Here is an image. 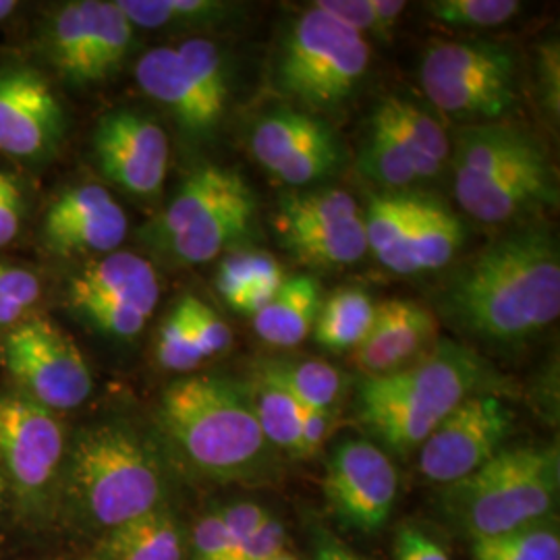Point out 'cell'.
Instances as JSON below:
<instances>
[{
  "instance_id": "9",
  "label": "cell",
  "mask_w": 560,
  "mask_h": 560,
  "mask_svg": "<svg viewBox=\"0 0 560 560\" xmlns=\"http://www.w3.org/2000/svg\"><path fill=\"white\" fill-rule=\"evenodd\" d=\"M425 98L457 119L494 120L517 101V57L490 40L434 42L421 59Z\"/></svg>"
},
{
  "instance_id": "50",
  "label": "cell",
  "mask_w": 560,
  "mask_h": 560,
  "mask_svg": "<svg viewBox=\"0 0 560 560\" xmlns=\"http://www.w3.org/2000/svg\"><path fill=\"white\" fill-rule=\"evenodd\" d=\"M314 560H363L360 555L349 550L345 544L335 540L332 536L320 532L316 536V550H314Z\"/></svg>"
},
{
  "instance_id": "40",
  "label": "cell",
  "mask_w": 560,
  "mask_h": 560,
  "mask_svg": "<svg viewBox=\"0 0 560 560\" xmlns=\"http://www.w3.org/2000/svg\"><path fill=\"white\" fill-rule=\"evenodd\" d=\"M191 548L196 560H235L237 559V541L231 538L222 523L217 509L206 513L194 525Z\"/></svg>"
},
{
  "instance_id": "31",
  "label": "cell",
  "mask_w": 560,
  "mask_h": 560,
  "mask_svg": "<svg viewBox=\"0 0 560 560\" xmlns=\"http://www.w3.org/2000/svg\"><path fill=\"white\" fill-rule=\"evenodd\" d=\"M261 434L275 451L291 453L301 459V405L280 384L256 372L247 382Z\"/></svg>"
},
{
  "instance_id": "21",
  "label": "cell",
  "mask_w": 560,
  "mask_h": 560,
  "mask_svg": "<svg viewBox=\"0 0 560 560\" xmlns=\"http://www.w3.org/2000/svg\"><path fill=\"white\" fill-rule=\"evenodd\" d=\"M439 326L436 314L418 301H384L376 305L372 328L353 351V361L365 378L395 374L434 347Z\"/></svg>"
},
{
  "instance_id": "43",
  "label": "cell",
  "mask_w": 560,
  "mask_h": 560,
  "mask_svg": "<svg viewBox=\"0 0 560 560\" xmlns=\"http://www.w3.org/2000/svg\"><path fill=\"white\" fill-rule=\"evenodd\" d=\"M287 548V529L282 521L270 515L260 527L237 548V560H272Z\"/></svg>"
},
{
  "instance_id": "7",
  "label": "cell",
  "mask_w": 560,
  "mask_h": 560,
  "mask_svg": "<svg viewBox=\"0 0 560 560\" xmlns=\"http://www.w3.org/2000/svg\"><path fill=\"white\" fill-rule=\"evenodd\" d=\"M256 208V196L237 171L206 164L180 183L152 222L150 241L179 264L214 260L249 235Z\"/></svg>"
},
{
  "instance_id": "29",
  "label": "cell",
  "mask_w": 560,
  "mask_h": 560,
  "mask_svg": "<svg viewBox=\"0 0 560 560\" xmlns=\"http://www.w3.org/2000/svg\"><path fill=\"white\" fill-rule=\"evenodd\" d=\"M376 316V303L360 287H340L322 301L320 314L312 330L314 340L332 351H355L368 337Z\"/></svg>"
},
{
  "instance_id": "14",
  "label": "cell",
  "mask_w": 560,
  "mask_h": 560,
  "mask_svg": "<svg viewBox=\"0 0 560 560\" xmlns=\"http://www.w3.org/2000/svg\"><path fill=\"white\" fill-rule=\"evenodd\" d=\"M324 497L330 513L345 527L376 534L395 511L399 471L376 442L347 439L326 460Z\"/></svg>"
},
{
  "instance_id": "33",
  "label": "cell",
  "mask_w": 560,
  "mask_h": 560,
  "mask_svg": "<svg viewBox=\"0 0 560 560\" xmlns=\"http://www.w3.org/2000/svg\"><path fill=\"white\" fill-rule=\"evenodd\" d=\"M360 168L368 179L388 191H402L420 180L413 162L409 161L397 138L374 119L370 120V136L361 148Z\"/></svg>"
},
{
  "instance_id": "37",
  "label": "cell",
  "mask_w": 560,
  "mask_h": 560,
  "mask_svg": "<svg viewBox=\"0 0 560 560\" xmlns=\"http://www.w3.org/2000/svg\"><path fill=\"white\" fill-rule=\"evenodd\" d=\"M42 282L30 268L0 261V328H15L40 303Z\"/></svg>"
},
{
  "instance_id": "51",
  "label": "cell",
  "mask_w": 560,
  "mask_h": 560,
  "mask_svg": "<svg viewBox=\"0 0 560 560\" xmlns=\"http://www.w3.org/2000/svg\"><path fill=\"white\" fill-rule=\"evenodd\" d=\"M15 9H18V2L0 0V21H4L11 13H15Z\"/></svg>"
},
{
  "instance_id": "22",
  "label": "cell",
  "mask_w": 560,
  "mask_h": 560,
  "mask_svg": "<svg viewBox=\"0 0 560 560\" xmlns=\"http://www.w3.org/2000/svg\"><path fill=\"white\" fill-rule=\"evenodd\" d=\"M136 80L145 96L168 108L185 136L206 140L219 129L221 117L208 106L175 48L161 46L148 50L138 60Z\"/></svg>"
},
{
  "instance_id": "28",
  "label": "cell",
  "mask_w": 560,
  "mask_h": 560,
  "mask_svg": "<svg viewBox=\"0 0 560 560\" xmlns=\"http://www.w3.org/2000/svg\"><path fill=\"white\" fill-rule=\"evenodd\" d=\"M125 18L141 30L217 27L237 20L243 7L224 0H117Z\"/></svg>"
},
{
  "instance_id": "24",
  "label": "cell",
  "mask_w": 560,
  "mask_h": 560,
  "mask_svg": "<svg viewBox=\"0 0 560 560\" xmlns=\"http://www.w3.org/2000/svg\"><path fill=\"white\" fill-rule=\"evenodd\" d=\"M322 287L314 277L282 282L277 298L254 316L256 335L277 349H291L307 339L322 307Z\"/></svg>"
},
{
  "instance_id": "2",
  "label": "cell",
  "mask_w": 560,
  "mask_h": 560,
  "mask_svg": "<svg viewBox=\"0 0 560 560\" xmlns=\"http://www.w3.org/2000/svg\"><path fill=\"white\" fill-rule=\"evenodd\" d=\"M161 423L206 480L256 483L272 471L277 451L261 434L247 382L222 376L171 382L162 393Z\"/></svg>"
},
{
  "instance_id": "27",
  "label": "cell",
  "mask_w": 560,
  "mask_h": 560,
  "mask_svg": "<svg viewBox=\"0 0 560 560\" xmlns=\"http://www.w3.org/2000/svg\"><path fill=\"white\" fill-rule=\"evenodd\" d=\"M413 198L409 191H386L368 203L363 233L368 249L384 268L397 275H411L407 258V241L413 219Z\"/></svg>"
},
{
  "instance_id": "53",
  "label": "cell",
  "mask_w": 560,
  "mask_h": 560,
  "mask_svg": "<svg viewBox=\"0 0 560 560\" xmlns=\"http://www.w3.org/2000/svg\"><path fill=\"white\" fill-rule=\"evenodd\" d=\"M272 560H298V559H295V557H293V555H287V552H282V555H279V557H277V559H272Z\"/></svg>"
},
{
  "instance_id": "38",
  "label": "cell",
  "mask_w": 560,
  "mask_h": 560,
  "mask_svg": "<svg viewBox=\"0 0 560 560\" xmlns=\"http://www.w3.org/2000/svg\"><path fill=\"white\" fill-rule=\"evenodd\" d=\"M275 275H284L280 268L279 261L275 260L266 252H237L229 254L219 266L217 272V289L222 295V300L233 301L240 295L243 289H247L252 282L275 277Z\"/></svg>"
},
{
  "instance_id": "23",
  "label": "cell",
  "mask_w": 560,
  "mask_h": 560,
  "mask_svg": "<svg viewBox=\"0 0 560 560\" xmlns=\"http://www.w3.org/2000/svg\"><path fill=\"white\" fill-rule=\"evenodd\" d=\"M374 120L384 125L413 162L420 180L439 177L451 159V140L441 125L425 115L416 104L402 98H384Z\"/></svg>"
},
{
  "instance_id": "18",
  "label": "cell",
  "mask_w": 560,
  "mask_h": 560,
  "mask_svg": "<svg viewBox=\"0 0 560 560\" xmlns=\"http://www.w3.org/2000/svg\"><path fill=\"white\" fill-rule=\"evenodd\" d=\"M65 110L46 75L30 65L0 67V152L44 161L65 136Z\"/></svg>"
},
{
  "instance_id": "45",
  "label": "cell",
  "mask_w": 560,
  "mask_h": 560,
  "mask_svg": "<svg viewBox=\"0 0 560 560\" xmlns=\"http://www.w3.org/2000/svg\"><path fill=\"white\" fill-rule=\"evenodd\" d=\"M23 208L20 183L0 168V247L18 240L23 224Z\"/></svg>"
},
{
  "instance_id": "48",
  "label": "cell",
  "mask_w": 560,
  "mask_h": 560,
  "mask_svg": "<svg viewBox=\"0 0 560 560\" xmlns=\"http://www.w3.org/2000/svg\"><path fill=\"white\" fill-rule=\"evenodd\" d=\"M284 280H287L284 275H275V277L256 280L247 289H243L235 300L229 301V305L235 312L254 318L270 301L277 298V293H279Z\"/></svg>"
},
{
  "instance_id": "41",
  "label": "cell",
  "mask_w": 560,
  "mask_h": 560,
  "mask_svg": "<svg viewBox=\"0 0 560 560\" xmlns=\"http://www.w3.org/2000/svg\"><path fill=\"white\" fill-rule=\"evenodd\" d=\"M538 83L541 104L550 120L559 122L560 115V46L557 40H546L538 50Z\"/></svg>"
},
{
  "instance_id": "13",
  "label": "cell",
  "mask_w": 560,
  "mask_h": 560,
  "mask_svg": "<svg viewBox=\"0 0 560 560\" xmlns=\"http://www.w3.org/2000/svg\"><path fill=\"white\" fill-rule=\"evenodd\" d=\"M275 229L282 247L314 268L351 266L368 252L360 206L339 187L287 194Z\"/></svg>"
},
{
  "instance_id": "4",
  "label": "cell",
  "mask_w": 560,
  "mask_h": 560,
  "mask_svg": "<svg viewBox=\"0 0 560 560\" xmlns=\"http://www.w3.org/2000/svg\"><path fill=\"white\" fill-rule=\"evenodd\" d=\"M65 488L81 520L108 532L164 506L166 474L156 446L138 428L98 421L73 439Z\"/></svg>"
},
{
  "instance_id": "16",
  "label": "cell",
  "mask_w": 560,
  "mask_h": 560,
  "mask_svg": "<svg viewBox=\"0 0 560 560\" xmlns=\"http://www.w3.org/2000/svg\"><path fill=\"white\" fill-rule=\"evenodd\" d=\"M511 430L513 413L501 397L480 393L463 400L421 444V476L441 486L471 476L501 453Z\"/></svg>"
},
{
  "instance_id": "49",
  "label": "cell",
  "mask_w": 560,
  "mask_h": 560,
  "mask_svg": "<svg viewBox=\"0 0 560 560\" xmlns=\"http://www.w3.org/2000/svg\"><path fill=\"white\" fill-rule=\"evenodd\" d=\"M370 4H372L376 27H378V40H393V34L397 30V23H399L400 15L405 13L407 4L400 0H370Z\"/></svg>"
},
{
  "instance_id": "12",
  "label": "cell",
  "mask_w": 560,
  "mask_h": 560,
  "mask_svg": "<svg viewBox=\"0 0 560 560\" xmlns=\"http://www.w3.org/2000/svg\"><path fill=\"white\" fill-rule=\"evenodd\" d=\"M4 363L23 395L48 411H71L92 397L94 381L78 342L57 322L30 316L4 339Z\"/></svg>"
},
{
  "instance_id": "46",
  "label": "cell",
  "mask_w": 560,
  "mask_h": 560,
  "mask_svg": "<svg viewBox=\"0 0 560 560\" xmlns=\"http://www.w3.org/2000/svg\"><path fill=\"white\" fill-rule=\"evenodd\" d=\"M301 405V402H300ZM335 428V413L301 405V459L314 457Z\"/></svg>"
},
{
  "instance_id": "15",
  "label": "cell",
  "mask_w": 560,
  "mask_h": 560,
  "mask_svg": "<svg viewBox=\"0 0 560 560\" xmlns=\"http://www.w3.org/2000/svg\"><path fill=\"white\" fill-rule=\"evenodd\" d=\"M67 441L59 418L23 393L0 395V465L27 504L40 502L59 478Z\"/></svg>"
},
{
  "instance_id": "3",
  "label": "cell",
  "mask_w": 560,
  "mask_h": 560,
  "mask_svg": "<svg viewBox=\"0 0 560 560\" xmlns=\"http://www.w3.org/2000/svg\"><path fill=\"white\" fill-rule=\"evenodd\" d=\"M490 381L486 361L474 349L436 340L411 365L361 382L360 420L386 448L409 455L463 400L486 393Z\"/></svg>"
},
{
  "instance_id": "20",
  "label": "cell",
  "mask_w": 560,
  "mask_h": 560,
  "mask_svg": "<svg viewBox=\"0 0 560 560\" xmlns=\"http://www.w3.org/2000/svg\"><path fill=\"white\" fill-rule=\"evenodd\" d=\"M127 231L129 219L113 194L96 183H83L50 203L42 241L59 256H106L119 249Z\"/></svg>"
},
{
  "instance_id": "36",
  "label": "cell",
  "mask_w": 560,
  "mask_h": 560,
  "mask_svg": "<svg viewBox=\"0 0 560 560\" xmlns=\"http://www.w3.org/2000/svg\"><path fill=\"white\" fill-rule=\"evenodd\" d=\"M423 11L448 27L492 30L521 11L517 0H428Z\"/></svg>"
},
{
  "instance_id": "8",
  "label": "cell",
  "mask_w": 560,
  "mask_h": 560,
  "mask_svg": "<svg viewBox=\"0 0 560 560\" xmlns=\"http://www.w3.org/2000/svg\"><path fill=\"white\" fill-rule=\"evenodd\" d=\"M370 67V46L358 32L318 9H307L280 42V92L314 110H335L349 101Z\"/></svg>"
},
{
  "instance_id": "35",
  "label": "cell",
  "mask_w": 560,
  "mask_h": 560,
  "mask_svg": "<svg viewBox=\"0 0 560 560\" xmlns=\"http://www.w3.org/2000/svg\"><path fill=\"white\" fill-rule=\"evenodd\" d=\"M156 361L164 370L177 374L191 372L206 361L189 322L187 295L180 298L168 312V316L162 320L156 337Z\"/></svg>"
},
{
  "instance_id": "1",
  "label": "cell",
  "mask_w": 560,
  "mask_h": 560,
  "mask_svg": "<svg viewBox=\"0 0 560 560\" xmlns=\"http://www.w3.org/2000/svg\"><path fill=\"white\" fill-rule=\"evenodd\" d=\"M451 326L478 339L517 345L559 320V241L548 226L502 235L457 275L442 293Z\"/></svg>"
},
{
  "instance_id": "10",
  "label": "cell",
  "mask_w": 560,
  "mask_h": 560,
  "mask_svg": "<svg viewBox=\"0 0 560 560\" xmlns=\"http://www.w3.org/2000/svg\"><path fill=\"white\" fill-rule=\"evenodd\" d=\"M161 301L156 268L131 252L88 261L67 284L69 307L110 339H136Z\"/></svg>"
},
{
  "instance_id": "11",
  "label": "cell",
  "mask_w": 560,
  "mask_h": 560,
  "mask_svg": "<svg viewBox=\"0 0 560 560\" xmlns=\"http://www.w3.org/2000/svg\"><path fill=\"white\" fill-rule=\"evenodd\" d=\"M42 42L62 80L94 85L119 71L133 44V25L117 0H78L50 18Z\"/></svg>"
},
{
  "instance_id": "39",
  "label": "cell",
  "mask_w": 560,
  "mask_h": 560,
  "mask_svg": "<svg viewBox=\"0 0 560 560\" xmlns=\"http://www.w3.org/2000/svg\"><path fill=\"white\" fill-rule=\"evenodd\" d=\"M187 310H189V322L198 340V347L206 360L222 355L224 351L231 349L233 332L229 324L222 320L210 305H206L194 295H187Z\"/></svg>"
},
{
  "instance_id": "32",
  "label": "cell",
  "mask_w": 560,
  "mask_h": 560,
  "mask_svg": "<svg viewBox=\"0 0 560 560\" xmlns=\"http://www.w3.org/2000/svg\"><path fill=\"white\" fill-rule=\"evenodd\" d=\"M474 560H560L557 517L538 521L517 532L471 540Z\"/></svg>"
},
{
  "instance_id": "5",
  "label": "cell",
  "mask_w": 560,
  "mask_h": 560,
  "mask_svg": "<svg viewBox=\"0 0 560 560\" xmlns=\"http://www.w3.org/2000/svg\"><path fill=\"white\" fill-rule=\"evenodd\" d=\"M455 198L476 221L509 222L559 203L557 173L529 131L502 125L460 129L455 152Z\"/></svg>"
},
{
  "instance_id": "6",
  "label": "cell",
  "mask_w": 560,
  "mask_h": 560,
  "mask_svg": "<svg viewBox=\"0 0 560 560\" xmlns=\"http://www.w3.org/2000/svg\"><path fill=\"white\" fill-rule=\"evenodd\" d=\"M559 490V444L504 446L471 476L442 486L441 506L469 540H481L555 517Z\"/></svg>"
},
{
  "instance_id": "47",
  "label": "cell",
  "mask_w": 560,
  "mask_h": 560,
  "mask_svg": "<svg viewBox=\"0 0 560 560\" xmlns=\"http://www.w3.org/2000/svg\"><path fill=\"white\" fill-rule=\"evenodd\" d=\"M395 560H448L446 550L418 527H402L395 540Z\"/></svg>"
},
{
  "instance_id": "52",
  "label": "cell",
  "mask_w": 560,
  "mask_h": 560,
  "mask_svg": "<svg viewBox=\"0 0 560 560\" xmlns=\"http://www.w3.org/2000/svg\"><path fill=\"white\" fill-rule=\"evenodd\" d=\"M7 494H9V481H7V476H4V469H2V465H0V511L4 509V502H7Z\"/></svg>"
},
{
  "instance_id": "17",
  "label": "cell",
  "mask_w": 560,
  "mask_h": 560,
  "mask_svg": "<svg viewBox=\"0 0 560 560\" xmlns=\"http://www.w3.org/2000/svg\"><path fill=\"white\" fill-rule=\"evenodd\" d=\"M249 148L275 179L291 187L326 179L342 162L339 138L324 120L287 108L256 122Z\"/></svg>"
},
{
  "instance_id": "44",
  "label": "cell",
  "mask_w": 560,
  "mask_h": 560,
  "mask_svg": "<svg viewBox=\"0 0 560 560\" xmlns=\"http://www.w3.org/2000/svg\"><path fill=\"white\" fill-rule=\"evenodd\" d=\"M217 513L224 523L226 532L231 534V538L237 541V548L272 515L264 504L254 501L229 502L219 506Z\"/></svg>"
},
{
  "instance_id": "42",
  "label": "cell",
  "mask_w": 560,
  "mask_h": 560,
  "mask_svg": "<svg viewBox=\"0 0 560 560\" xmlns=\"http://www.w3.org/2000/svg\"><path fill=\"white\" fill-rule=\"evenodd\" d=\"M328 18L342 23L345 27L358 32L365 38V34L378 38V27L372 13L370 0H318L312 4Z\"/></svg>"
},
{
  "instance_id": "19",
  "label": "cell",
  "mask_w": 560,
  "mask_h": 560,
  "mask_svg": "<svg viewBox=\"0 0 560 560\" xmlns=\"http://www.w3.org/2000/svg\"><path fill=\"white\" fill-rule=\"evenodd\" d=\"M94 156L106 179L133 196L152 198L166 179L171 145L159 120L119 108L98 120Z\"/></svg>"
},
{
  "instance_id": "34",
  "label": "cell",
  "mask_w": 560,
  "mask_h": 560,
  "mask_svg": "<svg viewBox=\"0 0 560 560\" xmlns=\"http://www.w3.org/2000/svg\"><path fill=\"white\" fill-rule=\"evenodd\" d=\"M179 59L191 73L194 81L200 88L201 96L208 102V106L219 115L224 117L226 104H229V69H226V59L222 55L221 48L214 42L206 38H189L175 46Z\"/></svg>"
},
{
  "instance_id": "25",
  "label": "cell",
  "mask_w": 560,
  "mask_h": 560,
  "mask_svg": "<svg viewBox=\"0 0 560 560\" xmlns=\"http://www.w3.org/2000/svg\"><path fill=\"white\" fill-rule=\"evenodd\" d=\"M94 560H183L179 521L159 506L138 520L104 532Z\"/></svg>"
},
{
  "instance_id": "30",
  "label": "cell",
  "mask_w": 560,
  "mask_h": 560,
  "mask_svg": "<svg viewBox=\"0 0 560 560\" xmlns=\"http://www.w3.org/2000/svg\"><path fill=\"white\" fill-rule=\"evenodd\" d=\"M258 374L280 384L301 405L330 413L347 388L345 374L326 361H266Z\"/></svg>"
},
{
  "instance_id": "26",
  "label": "cell",
  "mask_w": 560,
  "mask_h": 560,
  "mask_svg": "<svg viewBox=\"0 0 560 560\" xmlns=\"http://www.w3.org/2000/svg\"><path fill=\"white\" fill-rule=\"evenodd\" d=\"M465 243V224L436 198L416 194L407 241L411 275L434 272L451 264Z\"/></svg>"
}]
</instances>
